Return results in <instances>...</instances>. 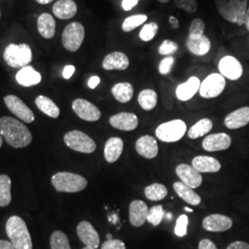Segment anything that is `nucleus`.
<instances>
[{
    "mask_svg": "<svg viewBox=\"0 0 249 249\" xmlns=\"http://www.w3.org/2000/svg\"><path fill=\"white\" fill-rule=\"evenodd\" d=\"M0 135L9 146L19 149L30 145L33 136L26 125L10 116L0 117Z\"/></svg>",
    "mask_w": 249,
    "mask_h": 249,
    "instance_id": "obj_1",
    "label": "nucleus"
},
{
    "mask_svg": "<svg viewBox=\"0 0 249 249\" xmlns=\"http://www.w3.org/2000/svg\"><path fill=\"white\" fill-rule=\"evenodd\" d=\"M9 240L16 249H33V241L26 223L18 216H11L6 223Z\"/></svg>",
    "mask_w": 249,
    "mask_h": 249,
    "instance_id": "obj_2",
    "label": "nucleus"
},
{
    "mask_svg": "<svg viewBox=\"0 0 249 249\" xmlns=\"http://www.w3.org/2000/svg\"><path fill=\"white\" fill-rule=\"evenodd\" d=\"M220 15L227 21L242 26L248 10V0H215Z\"/></svg>",
    "mask_w": 249,
    "mask_h": 249,
    "instance_id": "obj_3",
    "label": "nucleus"
},
{
    "mask_svg": "<svg viewBox=\"0 0 249 249\" xmlns=\"http://www.w3.org/2000/svg\"><path fill=\"white\" fill-rule=\"evenodd\" d=\"M51 182L56 191L63 193H77L82 191L88 186L86 178L70 172H59L54 174L51 178Z\"/></svg>",
    "mask_w": 249,
    "mask_h": 249,
    "instance_id": "obj_4",
    "label": "nucleus"
},
{
    "mask_svg": "<svg viewBox=\"0 0 249 249\" xmlns=\"http://www.w3.org/2000/svg\"><path fill=\"white\" fill-rule=\"evenodd\" d=\"M4 60L9 67L14 69H22L27 67L33 58L31 47L26 44H10L4 52Z\"/></svg>",
    "mask_w": 249,
    "mask_h": 249,
    "instance_id": "obj_5",
    "label": "nucleus"
},
{
    "mask_svg": "<svg viewBox=\"0 0 249 249\" xmlns=\"http://www.w3.org/2000/svg\"><path fill=\"white\" fill-rule=\"evenodd\" d=\"M186 132V123L181 119H176L158 125L155 130V135L160 142L171 143L180 141Z\"/></svg>",
    "mask_w": 249,
    "mask_h": 249,
    "instance_id": "obj_6",
    "label": "nucleus"
},
{
    "mask_svg": "<svg viewBox=\"0 0 249 249\" xmlns=\"http://www.w3.org/2000/svg\"><path fill=\"white\" fill-rule=\"evenodd\" d=\"M64 142L70 149L81 153H92L96 150L95 142L80 130H72L65 134Z\"/></svg>",
    "mask_w": 249,
    "mask_h": 249,
    "instance_id": "obj_7",
    "label": "nucleus"
},
{
    "mask_svg": "<svg viewBox=\"0 0 249 249\" xmlns=\"http://www.w3.org/2000/svg\"><path fill=\"white\" fill-rule=\"evenodd\" d=\"M85 36V30L80 22H71L63 31V46L70 52H76L80 49Z\"/></svg>",
    "mask_w": 249,
    "mask_h": 249,
    "instance_id": "obj_8",
    "label": "nucleus"
},
{
    "mask_svg": "<svg viewBox=\"0 0 249 249\" xmlns=\"http://www.w3.org/2000/svg\"><path fill=\"white\" fill-rule=\"evenodd\" d=\"M225 86L226 80L223 75L220 73H213L200 83L198 92L203 98H216L223 93Z\"/></svg>",
    "mask_w": 249,
    "mask_h": 249,
    "instance_id": "obj_9",
    "label": "nucleus"
},
{
    "mask_svg": "<svg viewBox=\"0 0 249 249\" xmlns=\"http://www.w3.org/2000/svg\"><path fill=\"white\" fill-rule=\"evenodd\" d=\"M72 109L80 119L95 122L101 117V111L97 107L84 99H76L72 103Z\"/></svg>",
    "mask_w": 249,
    "mask_h": 249,
    "instance_id": "obj_10",
    "label": "nucleus"
},
{
    "mask_svg": "<svg viewBox=\"0 0 249 249\" xmlns=\"http://www.w3.org/2000/svg\"><path fill=\"white\" fill-rule=\"evenodd\" d=\"M4 102L9 111L25 123H32L35 120V114L26 105L15 95H7L4 97Z\"/></svg>",
    "mask_w": 249,
    "mask_h": 249,
    "instance_id": "obj_11",
    "label": "nucleus"
},
{
    "mask_svg": "<svg viewBox=\"0 0 249 249\" xmlns=\"http://www.w3.org/2000/svg\"><path fill=\"white\" fill-rule=\"evenodd\" d=\"M218 69L220 74L228 80H239L243 75V66L239 60L231 55L223 57L219 62Z\"/></svg>",
    "mask_w": 249,
    "mask_h": 249,
    "instance_id": "obj_12",
    "label": "nucleus"
},
{
    "mask_svg": "<svg viewBox=\"0 0 249 249\" xmlns=\"http://www.w3.org/2000/svg\"><path fill=\"white\" fill-rule=\"evenodd\" d=\"M176 173L181 182L191 188H196L202 184L201 174L193 168L192 165L181 163L177 166Z\"/></svg>",
    "mask_w": 249,
    "mask_h": 249,
    "instance_id": "obj_13",
    "label": "nucleus"
},
{
    "mask_svg": "<svg viewBox=\"0 0 249 249\" xmlns=\"http://www.w3.org/2000/svg\"><path fill=\"white\" fill-rule=\"evenodd\" d=\"M77 234L80 241L86 245V247L98 249L100 246V237L98 232L91 223L87 221L80 222L77 226Z\"/></svg>",
    "mask_w": 249,
    "mask_h": 249,
    "instance_id": "obj_14",
    "label": "nucleus"
},
{
    "mask_svg": "<svg viewBox=\"0 0 249 249\" xmlns=\"http://www.w3.org/2000/svg\"><path fill=\"white\" fill-rule=\"evenodd\" d=\"M232 221L228 216L223 214H211L205 217L202 227L208 231H225L231 229Z\"/></svg>",
    "mask_w": 249,
    "mask_h": 249,
    "instance_id": "obj_15",
    "label": "nucleus"
},
{
    "mask_svg": "<svg viewBox=\"0 0 249 249\" xmlns=\"http://www.w3.org/2000/svg\"><path fill=\"white\" fill-rule=\"evenodd\" d=\"M109 123L116 129L122 131H133L139 125V118L133 113L121 112L111 116Z\"/></svg>",
    "mask_w": 249,
    "mask_h": 249,
    "instance_id": "obj_16",
    "label": "nucleus"
},
{
    "mask_svg": "<svg viewBox=\"0 0 249 249\" xmlns=\"http://www.w3.org/2000/svg\"><path fill=\"white\" fill-rule=\"evenodd\" d=\"M231 137L226 133L211 134L207 136L202 142V147L205 151H225L231 146Z\"/></svg>",
    "mask_w": 249,
    "mask_h": 249,
    "instance_id": "obj_17",
    "label": "nucleus"
},
{
    "mask_svg": "<svg viewBox=\"0 0 249 249\" xmlns=\"http://www.w3.org/2000/svg\"><path fill=\"white\" fill-rule=\"evenodd\" d=\"M136 151L146 159H154L159 152V147L156 140L150 135L141 137L136 142Z\"/></svg>",
    "mask_w": 249,
    "mask_h": 249,
    "instance_id": "obj_18",
    "label": "nucleus"
},
{
    "mask_svg": "<svg viewBox=\"0 0 249 249\" xmlns=\"http://www.w3.org/2000/svg\"><path fill=\"white\" fill-rule=\"evenodd\" d=\"M149 208L140 199L133 200L129 205V222L135 227H141L147 222Z\"/></svg>",
    "mask_w": 249,
    "mask_h": 249,
    "instance_id": "obj_19",
    "label": "nucleus"
},
{
    "mask_svg": "<svg viewBox=\"0 0 249 249\" xmlns=\"http://www.w3.org/2000/svg\"><path fill=\"white\" fill-rule=\"evenodd\" d=\"M102 66L106 71H125L129 66V59L125 53L116 51L107 54Z\"/></svg>",
    "mask_w": 249,
    "mask_h": 249,
    "instance_id": "obj_20",
    "label": "nucleus"
},
{
    "mask_svg": "<svg viewBox=\"0 0 249 249\" xmlns=\"http://www.w3.org/2000/svg\"><path fill=\"white\" fill-rule=\"evenodd\" d=\"M249 123V107H241L227 115L224 118V124L229 129H237L246 126Z\"/></svg>",
    "mask_w": 249,
    "mask_h": 249,
    "instance_id": "obj_21",
    "label": "nucleus"
},
{
    "mask_svg": "<svg viewBox=\"0 0 249 249\" xmlns=\"http://www.w3.org/2000/svg\"><path fill=\"white\" fill-rule=\"evenodd\" d=\"M200 80L197 77H191L187 81L178 85L176 94L178 100L182 102H187L193 98L196 92L199 90Z\"/></svg>",
    "mask_w": 249,
    "mask_h": 249,
    "instance_id": "obj_22",
    "label": "nucleus"
},
{
    "mask_svg": "<svg viewBox=\"0 0 249 249\" xmlns=\"http://www.w3.org/2000/svg\"><path fill=\"white\" fill-rule=\"evenodd\" d=\"M192 166L198 173H217L221 169V163L213 157L198 155L192 160Z\"/></svg>",
    "mask_w": 249,
    "mask_h": 249,
    "instance_id": "obj_23",
    "label": "nucleus"
},
{
    "mask_svg": "<svg viewBox=\"0 0 249 249\" xmlns=\"http://www.w3.org/2000/svg\"><path fill=\"white\" fill-rule=\"evenodd\" d=\"M124 150V142L117 137L110 138L105 145V158L107 162L114 163L120 158Z\"/></svg>",
    "mask_w": 249,
    "mask_h": 249,
    "instance_id": "obj_24",
    "label": "nucleus"
},
{
    "mask_svg": "<svg viewBox=\"0 0 249 249\" xmlns=\"http://www.w3.org/2000/svg\"><path fill=\"white\" fill-rule=\"evenodd\" d=\"M16 80L23 87H32L41 82L42 76L32 66H27L18 71L16 75Z\"/></svg>",
    "mask_w": 249,
    "mask_h": 249,
    "instance_id": "obj_25",
    "label": "nucleus"
},
{
    "mask_svg": "<svg viewBox=\"0 0 249 249\" xmlns=\"http://www.w3.org/2000/svg\"><path fill=\"white\" fill-rule=\"evenodd\" d=\"M77 4L73 0H58L53 5V12L60 19H70L77 13Z\"/></svg>",
    "mask_w": 249,
    "mask_h": 249,
    "instance_id": "obj_26",
    "label": "nucleus"
},
{
    "mask_svg": "<svg viewBox=\"0 0 249 249\" xmlns=\"http://www.w3.org/2000/svg\"><path fill=\"white\" fill-rule=\"evenodd\" d=\"M187 47L188 51L195 55L202 56L210 52L212 43L208 36H203L196 39H187Z\"/></svg>",
    "mask_w": 249,
    "mask_h": 249,
    "instance_id": "obj_27",
    "label": "nucleus"
},
{
    "mask_svg": "<svg viewBox=\"0 0 249 249\" xmlns=\"http://www.w3.org/2000/svg\"><path fill=\"white\" fill-rule=\"evenodd\" d=\"M173 187L178 196L181 197L184 201H186L188 204L193 205V206H197V205L200 204L201 197L197 195V193L194 191L193 188L185 185L181 181L175 182Z\"/></svg>",
    "mask_w": 249,
    "mask_h": 249,
    "instance_id": "obj_28",
    "label": "nucleus"
},
{
    "mask_svg": "<svg viewBox=\"0 0 249 249\" xmlns=\"http://www.w3.org/2000/svg\"><path fill=\"white\" fill-rule=\"evenodd\" d=\"M37 27L39 34L45 39H51L55 34V20L48 13H43L37 20Z\"/></svg>",
    "mask_w": 249,
    "mask_h": 249,
    "instance_id": "obj_29",
    "label": "nucleus"
},
{
    "mask_svg": "<svg viewBox=\"0 0 249 249\" xmlns=\"http://www.w3.org/2000/svg\"><path fill=\"white\" fill-rule=\"evenodd\" d=\"M113 96L117 102L125 104L133 98L134 88L129 82H119L113 86L111 89Z\"/></svg>",
    "mask_w": 249,
    "mask_h": 249,
    "instance_id": "obj_30",
    "label": "nucleus"
},
{
    "mask_svg": "<svg viewBox=\"0 0 249 249\" xmlns=\"http://www.w3.org/2000/svg\"><path fill=\"white\" fill-rule=\"evenodd\" d=\"M36 104L41 112L52 118H57L60 115V110L53 101L46 96L40 95L36 99Z\"/></svg>",
    "mask_w": 249,
    "mask_h": 249,
    "instance_id": "obj_31",
    "label": "nucleus"
},
{
    "mask_svg": "<svg viewBox=\"0 0 249 249\" xmlns=\"http://www.w3.org/2000/svg\"><path fill=\"white\" fill-rule=\"evenodd\" d=\"M213 124L211 119L203 118L197 121L196 124L192 125L190 129L187 132V136L191 140H196L198 138H201L206 134L210 133L213 129Z\"/></svg>",
    "mask_w": 249,
    "mask_h": 249,
    "instance_id": "obj_32",
    "label": "nucleus"
},
{
    "mask_svg": "<svg viewBox=\"0 0 249 249\" xmlns=\"http://www.w3.org/2000/svg\"><path fill=\"white\" fill-rule=\"evenodd\" d=\"M139 105L145 111H151L157 106L158 95L155 90L145 89L142 90L138 97Z\"/></svg>",
    "mask_w": 249,
    "mask_h": 249,
    "instance_id": "obj_33",
    "label": "nucleus"
},
{
    "mask_svg": "<svg viewBox=\"0 0 249 249\" xmlns=\"http://www.w3.org/2000/svg\"><path fill=\"white\" fill-rule=\"evenodd\" d=\"M11 198V179L7 175H0V207L9 206Z\"/></svg>",
    "mask_w": 249,
    "mask_h": 249,
    "instance_id": "obj_34",
    "label": "nucleus"
},
{
    "mask_svg": "<svg viewBox=\"0 0 249 249\" xmlns=\"http://www.w3.org/2000/svg\"><path fill=\"white\" fill-rule=\"evenodd\" d=\"M145 196L151 201H159L163 199L168 194V190L166 187L162 184L154 183L146 187L144 189Z\"/></svg>",
    "mask_w": 249,
    "mask_h": 249,
    "instance_id": "obj_35",
    "label": "nucleus"
},
{
    "mask_svg": "<svg viewBox=\"0 0 249 249\" xmlns=\"http://www.w3.org/2000/svg\"><path fill=\"white\" fill-rule=\"evenodd\" d=\"M51 249H71L70 240L65 232L54 231L50 237Z\"/></svg>",
    "mask_w": 249,
    "mask_h": 249,
    "instance_id": "obj_36",
    "label": "nucleus"
},
{
    "mask_svg": "<svg viewBox=\"0 0 249 249\" xmlns=\"http://www.w3.org/2000/svg\"><path fill=\"white\" fill-rule=\"evenodd\" d=\"M147 19L148 17L145 14H138V15L127 17L124 18L122 23V30L124 33H129L135 30L136 28L141 26L145 21H147Z\"/></svg>",
    "mask_w": 249,
    "mask_h": 249,
    "instance_id": "obj_37",
    "label": "nucleus"
},
{
    "mask_svg": "<svg viewBox=\"0 0 249 249\" xmlns=\"http://www.w3.org/2000/svg\"><path fill=\"white\" fill-rule=\"evenodd\" d=\"M164 213H165V212L161 205L153 206L149 210L147 221L151 223L153 226H158L161 223V221L163 220Z\"/></svg>",
    "mask_w": 249,
    "mask_h": 249,
    "instance_id": "obj_38",
    "label": "nucleus"
},
{
    "mask_svg": "<svg viewBox=\"0 0 249 249\" xmlns=\"http://www.w3.org/2000/svg\"><path fill=\"white\" fill-rule=\"evenodd\" d=\"M205 23L201 18H195L192 20L189 31H188V37L190 39H196L201 36H204Z\"/></svg>",
    "mask_w": 249,
    "mask_h": 249,
    "instance_id": "obj_39",
    "label": "nucleus"
},
{
    "mask_svg": "<svg viewBox=\"0 0 249 249\" xmlns=\"http://www.w3.org/2000/svg\"><path fill=\"white\" fill-rule=\"evenodd\" d=\"M158 30L159 26L156 22H150L148 24H145L140 32V38L143 42H150L156 36Z\"/></svg>",
    "mask_w": 249,
    "mask_h": 249,
    "instance_id": "obj_40",
    "label": "nucleus"
},
{
    "mask_svg": "<svg viewBox=\"0 0 249 249\" xmlns=\"http://www.w3.org/2000/svg\"><path fill=\"white\" fill-rule=\"evenodd\" d=\"M175 5L178 9H183L187 13H195L198 5L196 0H175Z\"/></svg>",
    "mask_w": 249,
    "mask_h": 249,
    "instance_id": "obj_41",
    "label": "nucleus"
},
{
    "mask_svg": "<svg viewBox=\"0 0 249 249\" xmlns=\"http://www.w3.org/2000/svg\"><path fill=\"white\" fill-rule=\"evenodd\" d=\"M187 225H188V217L187 215L182 214L178 217V221L175 227V233L179 237H184L187 235Z\"/></svg>",
    "mask_w": 249,
    "mask_h": 249,
    "instance_id": "obj_42",
    "label": "nucleus"
},
{
    "mask_svg": "<svg viewBox=\"0 0 249 249\" xmlns=\"http://www.w3.org/2000/svg\"><path fill=\"white\" fill-rule=\"evenodd\" d=\"M179 46L178 44L171 40H164L161 45L159 46L158 52L161 55H170L176 53L178 50Z\"/></svg>",
    "mask_w": 249,
    "mask_h": 249,
    "instance_id": "obj_43",
    "label": "nucleus"
},
{
    "mask_svg": "<svg viewBox=\"0 0 249 249\" xmlns=\"http://www.w3.org/2000/svg\"><path fill=\"white\" fill-rule=\"evenodd\" d=\"M175 62H176V59L172 55L163 58L159 64L160 74H161V75L169 74L171 71H172V69H173V67H174V65H175Z\"/></svg>",
    "mask_w": 249,
    "mask_h": 249,
    "instance_id": "obj_44",
    "label": "nucleus"
},
{
    "mask_svg": "<svg viewBox=\"0 0 249 249\" xmlns=\"http://www.w3.org/2000/svg\"><path fill=\"white\" fill-rule=\"evenodd\" d=\"M101 249H126L125 245L123 241L119 239H112L107 240L102 245Z\"/></svg>",
    "mask_w": 249,
    "mask_h": 249,
    "instance_id": "obj_45",
    "label": "nucleus"
},
{
    "mask_svg": "<svg viewBox=\"0 0 249 249\" xmlns=\"http://www.w3.org/2000/svg\"><path fill=\"white\" fill-rule=\"evenodd\" d=\"M198 249H218L213 242L210 239H202L198 244Z\"/></svg>",
    "mask_w": 249,
    "mask_h": 249,
    "instance_id": "obj_46",
    "label": "nucleus"
},
{
    "mask_svg": "<svg viewBox=\"0 0 249 249\" xmlns=\"http://www.w3.org/2000/svg\"><path fill=\"white\" fill-rule=\"evenodd\" d=\"M226 249H249V244L242 241H235L231 243Z\"/></svg>",
    "mask_w": 249,
    "mask_h": 249,
    "instance_id": "obj_47",
    "label": "nucleus"
},
{
    "mask_svg": "<svg viewBox=\"0 0 249 249\" xmlns=\"http://www.w3.org/2000/svg\"><path fill=\"white\" fill-rule=\"evenodd\" d=\"M140 0H122V8L125 11H129L138 5Z\"/></svg>",
    "mask_w": 249,
    "mask_h": 249,
    "instance_id": "obj_48",
    "label": "nucleus"
},
{
    "mask_svg": "<svg viewBox=\"0 0 249 249\" xmlns=\"http://www.w3.org/2000/svg\"><path fill=\"white\" fill-rule=\"evenodd\" d=\"M75 72V67L72 65H68L65 67L64 71H63V78L66 80H69L72 77V75Z\"/></svg>",
    "mask_w": 249,
    "mask_h": 249,
    "instance_id": "obj_49",
    "label": "nucleus"
},
{
    "mask_svg": "<svg viewBox=\"0 0 249 249\" xmlns=\"http://www.w3.org/2000/svg\"><path fill=\"white\" fill-rule=\"evenodd\" d=\"M100 81H101V80H100L98 76H92L89 80L88 85H89L90 89H95L98 86Z\"/></svg>",
    "mask_w": 249,
    "mask_h": 249,
    "instance_id": "obj_50",
    "label": "nucleus"
},
{
    "mask_svg": "<svg viewBox=\"0 0 249 249\" xmlns=\"http://www.w3.org/2000/svg\"><path fill=\"white\" fill-rule=\"evenodd\" d=\"M0 249H16L10 241L0 240Z\"/></svg>",
    "mask_w": 249,
    "mask_h": 249,
    "instance_id": "obj_51",
    "label": "nucleus"
},
{
    "mask_svg": "<svg viewBox=\"0 0 249 249\" xmlns=\"http://www.w3.org/2000/svg\"><path fill=\"white\" fill-rule=\"evenodd\" d=\"M170 24L171 26L173 27L174 29H177L179 26V23H178V19L173 16H171L169 18Z\"/></svg>",
    "mask_w": 249,
    "mask_h": 249,
    "instance_id": "obj_52",
    "label": "nucleus"
},
{
    "mask_svg": "<svg viewBox=\"0 0 249 249\" xmlns=\"http://www.w3.org/2000/svg\"><path fill=\"white\" fill-rule=\"evenodd\" d=\"M245 26H246L247 30L249 32V7H248L247 14H246V18H245Z\"/></svg>",
    "mask_w": 249,
    "mask_h": 249,
    "instance_id": "obj_53",
    "label": "nucleus"
},
{
    "mask_svg": "<svg viewBox=\"0 0 249 249\" xmlns=\"http://www.w3.org/2000/svg\"><path fill=\"white\" fill-rule=\"evenodd\" d=\"M39 4H42V5H46V4H49L51 3L53 0H36Z\"/></svg>",
    "mask_w": 249,
    "mask_h": 249,
    "instance_id": "obj_54",
    "label": "nucleus"
},
{
    "mask_svg": "<svg viewBox=\"0 0 249 249\" xmlns=\"http://www.w3.org/2000/svg\"><path fill=\"white\" fill-rule=\"evenodd\" d=\"M107 240H112L113 239V235L111 233H107Z\"/></svg>",
    "mask_w": 249,
    "mask_h": 249,
    "instance_id": "obj_55",
    "label": "nucleus"
},
{
    "mask_svg": "<svg viewBox=\"0 0 249 249\" xmlns=\"http://www.w3.org/2000/svg\"><path fill=\"white\" fill-rule=\"evenodd\" d=\"M185 210L187 211V213H193V210H192V209H189V208H187V207L185 208Z\"/></svg>",
    "mask_w": 249,
    "mask_h": 249,
    "instance_id": "obj_56",
    "label": "nucleus"
},
{
    "mask_svg": "<svg viewBox=\"0 0 249 249\" xmlns=\"http://www.w3.org/2000/svg\"><path fill=\"white\" fill-rule=\"evenodd\" d=\"M158 1L160 2V3H163V4H165V3H168L170 0H158Z\"/></svg>",
    "mask_w": 249,
    "mask_h": 249,
    "instance_id": "obj_57",
    "label": "nucleus"
},
{
    "mask_svg": "<svg viewBox=\"0 0 249 249\" xmlns=\"http://www.w3.org/2000/svg\"><path fill=\"white\" fill-rule=\"evenodd\" d=\"M2 144H3V138H2V136L0 135V148L2 147Z\"/></svg>",
    "mask_w": 249,
    "mask_h": 249,
    "instance_id": "obj_58",
    "label": "nucleus"
},
{
    "mask_svg": "<svg viewBox=\"0 0 249 249\" xmlns=\"http://www.w3.org/2000/svg\"><path fill=\"white\" fill-rule=\"evenodd\" d=\"M82 249H93V248H89V247H85V248H83Z\"/></svg>",
    "mask_w": 249,
    "mask_h": 249,
    "instance_id": "obj_59",
    "label": "nucleus"
},
{
    "mask_svg": "<svg viewBox=\"0 0 249 249\" xmlns=\"http://www.w3.org/2000/svg\"><path fill=\"white\" fill-rule=\"evenodd\" d=\"M0 16H1V14H0Z\"/></svg>",
    "mask_w": 249,
    "mask_h": 249,
    "instance_id": "obj_60",
    "label": "nucleus"
}]
</instances>
